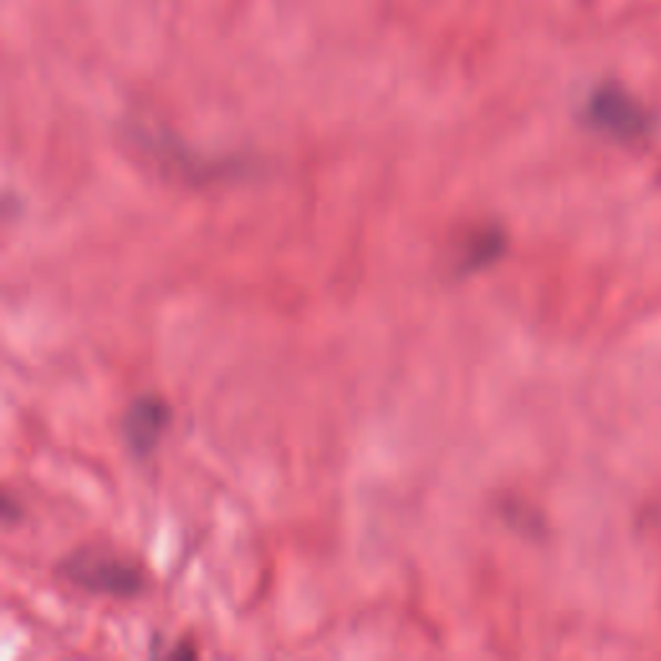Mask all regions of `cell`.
I'll use <instances>...</instances> for the list:
<instances>
[{
  "instance_id": "1",
  "label": "cell",
  "mask_w": 661,
  "mask_h": 661,
  "mask_svg": "<svg viewBox=\"0 0 661 661\" xmlns=\"http://www.w3.org/2000/svg\"><path fill=\"white\" fill-rule=\"evenodd\" d=\"M62 573H65V579L73 581L75 587H83L89 589V592L99 594L128 597L135 594L138 589L143 587V573L132 569L130 563L120 561V558L104 553L75 556L73 561L65 563Z\"/></svg>"
},
{
  "instance_id": "2",
  "label": "cell",
  "mask_w": 661,
  "mask_h": 661,
  "mask_svg": "<svg viewBox=\"0 0 661 661\" xmlns=\"http://www.w3.org/2000/svg\"><path fill=\"white\" fill-rule=\"evenodd\" d=\"M589 120L594 128L616 138H639L649 130V116L635 101L618 85H604L589 101Z\"/></svg>"
},
{
  "instance_id": "3",
  "label": "cell",
  "mask_w": 661,
  "mask_h": 661,
  "mask_svg": "<svg viewBox=\"0 0 661 661\" xmlns=\"http://www.w3.org/2000/svg\"><path fill=\"white\" fill-rule=\"evenodd\" d=\"M165 424H169V408L155 398H143L124 414V437L132 450L145 455L161 439Z\"/></svg>"
},
{
  "instance_id": "4",
  "label": "cell",
  "mask_w": 661,
  "mask_h": 661,
  "mask_svg": "<svg viewBox=\"0 0 661 661\" xmlns=\"http://www.w3.org/2000/svg\"><path fill=\"white\" fill-rule=\"evenodd\" d=\"M501 248H504L501 233L478 235V238L468 246L466 262H462V266H466V270H476V266H481L484 262H491V258L499 256Z\"/></svg>"
}]
</instances>
